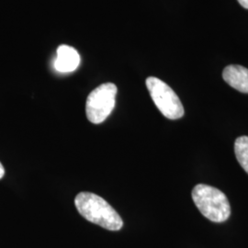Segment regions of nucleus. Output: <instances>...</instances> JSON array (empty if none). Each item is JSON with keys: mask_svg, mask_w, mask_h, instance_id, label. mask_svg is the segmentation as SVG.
I'll list each match as a JSON object with an SVG mask.
<instances>
[{"mask_svg": "<svg viewBox=\"0 0 248 248\" xmlns=\"http://www.w3.org/2000/svg\"><path fill=\"white\" fill-rule=\"evenodd\" d=\"M234 153L240 166L248 174V136H241L235 140Z\"/></svg>", "mask_w": 248, "mask_h": 248, "instance_id": "7", "label": "nucleus"}, {"mask_svg": "<svg viewBox=\"0 0 248 248\" xmlns=\"http://www.w3.org/2000/svg\"><path fill=\"white\" fill-rule=\"evenodd\" d=\"M151 98L160 112L169 120H178L184 116V107L175 91L167 83L150 77L145 81Z\"/></svg>", "mask_w": 248, "mask_h": 248, "instance_id": "3", "label": "nucleus"}, {"mask_svg": "<svg viewBox=\"0 0 248 248\" xmlns=\"http://www.w3.org/2000/svg\"><path fill=\"white\" fill-rule=\"evenodd\" d=\"M118 89L113 83H105L94 89L87 98L86 114L90 123L102 124L115 107Z\"/></svg>", "mask_w": 248, "mask_h": 248, "instance_id": "4", "label": "nucleus"}, {"mask_svg": "<svg viewBox=\"0 0 248 248\" xmlns=\"http://www.w3.org/2000/svg\"><path fill=\"white\" fill-rule=\"evenodd\" d=\"M192 200L204 217L213 222H223L230 217V202L220 189L198 184L192 189Z\"/></svg>", "mask_w": 248, "mask_h": 248, "instance_id": "2", "label": "nucleus"}, {"mask_svg": "<svg viewBox=\"0 0 248 248\" xmlns=\"http://www.w3.org/2000/svg\"><path fill=\"white\" fill-rule=\"evenodd\" d=\"M78 213L89 222L108 231H120L124 221L115 209L103 198L92 192H80L75 199Z\"/></svg>", "mask_w": 248, "mask_h": 248, "instance_id": "1", "label": "nucleus"}, {"mask_svg": "<svg viewBox=\"0 0 248 248\" xmlns=\"http://www.w3.org/2000/svg\"><path fill=\"white\" fill-rule=\"evenodd\" d=\"M79 53L68 45H61L57 49V56L54 62V68L60 73H71L78 67Z\"/></svg>", "mask_w": 248, "mask_h": 248, "instance_id": "5", "label": "nucleus"}, {"mask_svg": "<svg viewBox=\"0 0 248 248\" xmlns=\"http://www.w3.org/2000/svg\"><path fill=\"white\" fill-rule=\"evenodd\" d=\"M224 81L236 90L248 94V69L237 64L226 66L222 72Z\"/></svg>", "mask_w": 248, "mask_h": 248, "instance_id": "6", "label": "nucleus"}, {"mask_svg": "<svg viewBox=\"0 0 248 248\" xmlns=\"http://www.w3.org/2000/svg\"><path fill=\"white\" fill-rule=\"evenodd\" d=\"M239 2L240 5L245 8V9H248V0H237Z\"/></svg>", "mask_w": 248, "mask_h": 248, "instance_id": "8", "label": "nucleus"}, {"mask_svg": "<svg viewBox=\"0 0 248 248\" xmlns=\"http://www.w3.org/2000/svg\"><path fill=\"white\" fill-rule=\"evenodd\" d=\"M4 175H5V169H4V167L2 166V164L0 163V179L4 177Z\"/></svg>", "mask_w": 248, "mask_h": 248, "instance_id": "9", "label": "nucleus"}]
</instances>
